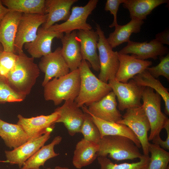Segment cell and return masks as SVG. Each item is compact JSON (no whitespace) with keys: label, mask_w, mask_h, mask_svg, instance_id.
I'll list each match as a JSON object with an SVG mask.
<instances>
[{"label":"cell","mask_w":169,"mask_h":169,"mask_svg":"<svg viewBox=\"0 0 169 169\" xmlns=\"http://www.w3.org/2000/svg\"><path fill=\"white\" fill-rule=\"evenodd\" d=\"M84 112L85 116L81 128L80 133L83 134L84 139L98 144L101 138L99 130L90 115Z\"/></svg>","instance_id":"obj_33"},{"label":"cell","mask_w":169,"mask_h":169,"mask_svg":"<svg viewBox=\"0 0 169 169\" xmlns=\"http://www.w3.org/2000/svg\"><path fill=\"white\" fill-rule=\"evenodd\" d=\"M47 169H52L50 167H48Z\"/></svg>","instance_id":"obj_43"},{"label":"cell","mask_w":169,"mask_h":169,"mask_svg":"<svg viewBox=\"0 0 169 169\" xmlns=\"http://www.w3.org/2000/svg\"><path fill=\"white\" fill-rule=\"evenodd\" d=\"M23 13L10 11L0 23V43L4 51L15 54L14 42Z\"/></svg>","instance_id":"obj_20"},{"label":"cell","mask_w":169,"mask_h":169,"mask_svg":"<svg viewBox=\"0 0 169 169\" xmlns=\"http://www.w3.org/2000/svg\"><path fill=\"white\" fill-rule=\"evenodd\" d=\"M10 11L8 8L4 6L2 0H0V23Z\"/></svg>","instance_id":"obj_40"},{"label":"cell","mask_w":169,"mask_h":169,"mask_svg":"<svg viewBox=\"0 0 169 169\" xmlns=\"http://www.w3.org/2000/svg\"><path fill=\"white\" fill-rule=\"evenodd\" d=\"M160 62L157 65L149 67L146 70L154 77L156 79L162 76L169 79V54L166 55L160 56Z\"/></svg>","instance_id":"obj_36"},{"label":"cell","mask_w":169,"mask_h":169,"mask_svg":"<svg viewBox=\"0 0 169 169\" xmlns=\"http://www.w3.org/2000/svg\"><path fill=\"white\" fill-rule=\"evenodd\" d=\"M119 67L115 79L126 83L136 75L145 70L152 64L151 61L137 59L133 56L118 52Z\"/></svg>","instance_id":"obj_17"},{"label":"cell","mask_w":169,"mask_h":169,"mask_svg":"<svg viewBox=\"0 0 169 169\" xmlns=\"http://www.w3.org/2000/svg\"><path fill=\"white\" fill-rule=\"evenodd\" d=\"M116 97L112 91L99 100L90 104L88 108L85 105L81 108L97 118L117 123L122 119V115L117 108Z\"/></svg>","instance_id":"obj_12"},{"label":"cell","mask_w":169,"mask_h":169,"mask_svg":"<svg viewBox=\"0 0 169 169\" xmlns=\"http://www.w3.org/2000/svg\"><path fill=\"white\" fill-rule=\"evenodd\" d=\"M52 131H49L36 139L28 141L11 151H5V162L11 165L16 164L20 168L25 161L44 146L50 138Z\"/></svg>","instance_id":"obj_16"},{"label":"cell","mask_w":169,"mask_h":169,"mask_svg":"<svg viewBox=\"0 0 169 169\" xmlns=\"http://www.w3.org/2000/svg\"><path fill=\"white\" fill-rule=\"evenodd\" d=\"M149 155L142 156L137 162L132 163H114L107 157L98 156V163L100 169H147L149 161Z\"/></svg>","instance_id":"obj_32"},{"label":"cell","mask_w":169,"mask_h":169,"mask_svg":"<svg viewBox=\"0 0 169 169\" xmlns=\"http://www.w3.org/2000/svg\"><path fill=\"white\" fill-rule=\"evenodd\" d=\"M96 31L99 36L97 49L100 72L98 78L102 81L107 83L109 80L115 79L118 70L119 65L118 52L113 50L100 25L96 23Z\"/></svg>","instance_id":"obj_6"},{"label":"cell","mask_w":169,"mask_h":169,"mask_svg":"<svg viewBox=\"0 0 169 169\" xmlns=\"http://www.w3.org/2000/svg\"><path fill=\"white\" fill-rule=\"evenodd\" d=\"M118 52L125 54H131L135 58L143 60L149 58L156 60L158 56H163L168 53L169 49L155 38L149 42H139L130 40Z\"/></svg>","instance_id":"obj_13"},{"label":"cell","mask_w":169,"mask_h":169,"mask_svg":"<svg viewBox=\"0 0 169 169\" xmlns=\"http://www.w3.org/2000/svg\"><path fill=\"white\" fill-rule=\"evenodd\" d=\"M161 97L154 90L145 87L143 91L141 99V107L148 120L150 125V133L148 141H152L155 137L160 136L169 119L162 112L161 109Z\"/></svg>","instance_id":"obj_5"},{"label":"cell","mask_w":169,"mask_h":169,"mask_svg":"<svg viewBox=\"0 0 169 169\" xmlns=\"http://www.w3.org/2000/svg\"><path fill=\"white\" fill-rule=\"evenodd\" d=\"M17 117L18 121L17 124L27 134L29 141L39 137L49 131H53L54 124L59 117V114L54 111L47 115L26 118L18 114Z\"/></svg>","instance_id":"obj_11"},{"label":"cell","mask_w":169,"mask_h":169,"mask_svg":"<svg viewBox=\"0 0 169 169\" xmlns=\"http://www.w3.org/2000/svg\"><path fill=\"white\" fill-rule=\"evenodd\" d=\"M155 39L158 42L164 45H169V31L166 29L163 31L158 33L155 36Z\"/></svg>","instance_id":"obj_39"},{"label":"cell","mask_w":169,"mask_h":169,"mask_svg":"<svg viewBox=\"0 0 169 169\" xmlns=\"http://www.w3.org/2000/svg\"><path fill=\"white\" fill-rule=\"evenodd\" d=\"M124 0H107L106 1L104 10L106 11H109L114 16L112 23L109 27L110 28L115 27L118 25L117 21V13L120 5L123 3Z\"/></svg>","instance_id":"obj_37"},{"label":"cell","mask_w":169,"mask_h":169,"mask_svg":"<svg viewBox=\"0 0 169 169\" xmlns=\"http://www.w3.org/2000/svg\"><path fill=\"white\" fill-rule=\"evenodd\" d=\"M132 79L140 85L149 87L155 90L164 100L165 105V112L166 115H169L168 90L163 85L158 79L153 77L146 69L141 73L135 76Z\"/></svg>","instance_id":"obj_30"},{"label":"cell","mask_w":169,"mask_h":169,"mask_svg":"<svg viewBox=\"0 0 169 169\" xmlns=\"http://www.w3.org/2000/svg\"><path fill=\"white\" fill-rule=\"evenodd\" d=\"M144 23L143 21L132 18L125 25H117L115 27L114 31L106 38L108 42L112 49L123 43H128L130 40V37L132 33L140 32Z\"/></svg>","instance_id":"obj_25"},{"label":"cell","mask_w":169,"mask_h":169,"mask_svg":"<svg viewBox=\"0 0 169 169\" xmlns=\"http://www.w3.org/2000/svg\"><path fill=\"white\" fill-rule=\"evenodd\" d=\"M18 54L3 51L0 56V76L6 78L14 67Z\"/></svg>","instance_id":"obj_35"},{"label":"cell","mask_w":169,"mask_h":169,"mask_svg":"<svg viewBox=\"0 0 169 169\" xmlns=\"http://www.w3.org/2000/svg\"><path fill=\"white\" fill-rule=\"evenodd\" d=\"M82 110L90 115L99 130L101 138L106 136H125L132 140L139 148L141 147V143L136 136L126 125L102 120L95 117L86 111Z\"/></svg>","instance_id":"obj_23"},{"label":"cell","mask_w":169,"mask_h":169,"mask_svg":"<svg viewBox=\"0 0 169 169\" xmlns=\"http://www.w3.org/2000/svg\"><path fill=\"white\" fill-rule=\"evenodd\" d=\"M34 59L28 57L23 51L19 53L14 67L6 78L13 90L26 96L29 94L40 74Z\"/></svg>","instance_id":"obj_1"},{"label":"cell","mask_w":169,"mask_h":169,"mask_svg":"<svg viewBox=\"0 0 169 169\" xmlns=\"http://www.w3.org/2000/svg\"><path fill=\"white\" fill-rule=\"evenodd\" d=\"M54 111L59 114L56 123H63L70 136H74L77 133H80L85 113L78 106L74 101H65L62 106Z\"/></svg>","instance_id":"obj_15"},{"label":"cell","mask_w":169,"mask_h":169,"mask_svg":"<svg viewBox=\"0 0 169 169\" xmlns=\"http://www.w3.org/2000/svg\"><path fill=\"white\" fill-rule=\"evenodd\" d=\"M166 131L167 137L165 141L162 140L160 136L154 138L152 140L153 144L157 145L164 150H169V120L165 124L164 128Z\"/></svg>","instance_id":"obj_38"},{"label":"cell","mask_w":169,"mask_h":169,"mask_svg":"<svg viewBox=\"0 0 169 169\" xmlns=\"http://www.w3.org/2000/svg\"><path fill=\"white\" fill-rule=\"evenodd\" d=\"M168 2V0H124L122 5L128 10L131 18L143 21L154 8Z\"/></svg>","instance_id":"obj_27"},{"label":"cell","mask_w":169,"mask_h":169,"mask_svg":"<svg viewBox=\"0 0 169 169\" xmlns=\"http://www.w3.org/2000/svg\"><path fill=\"white\" fill-rule=\"evenodd\" d=\"M151 153L147 169H169V153L159 145L150 143Z\"/></svg>","instance_id":"obj_31"},{"label":"cell","mask_w":169,"mask_h":169,"mask_svg":"<svg viewBox=\"0 0 169 169\" xmlns=\"http://www.w3.org/2000/svg\"><path fill=\"white\" fill-rule=\"evenodd\" d=\"M60 39L61 54L70 71L78 69L82 58L76 31L65 33Z\"/></svg>","instance_id":"obj_21"},{"label":"cell","mask_w":169,"mask_h":169,"mask_svg":"<svg viewBox=\"0 0 169 169\" xmlns=\"http://www.w3.org/2000/svg\"><path fill=\"white\" fill-rule=\"evenodd\" d=\"M0 120H1V119H0Z\"/></svg>","instance_id":"obj_44"},{"label":"cell","mask_w":169,"mask_h":169,"mask_svg":"<svg viewBox=\"0 0 169 169\" xmlns=\"http://www.w3.org/2000/svg\"><path fill=\"white\" fill-rule=\"evenodd\" d=\"M10 11L23 13L46 14L45 0H1Z\"/></svg>","instance_id":"obj_29"},{"label":"cell","mask_w":169,"mask_h":169,"mask_svg":"<svg viewBox=\"0 0 169 169\" xmlns=\"http://www.w3.org/2000/svg\"><path fill=\"white\" fill-rule=\"evenodd\" d=\"M117 123L125 125L132 130L141 143L143 155H149L148 132L150 125L141 106L126 110L122 119Z\"/></svg>","instance_id":"obj_8"},{"label":"cell","mask_w":169,"mask_h":169,"mask_svg":"<svg viewBox=\"0 0 169 169\" xmlns=\"http://www.w3.org/2000/svg\"><path fill=\"white\" fill-rule=\"evenodd\" d=\"M4 51L3 48L2 44L0 43V56Z\"/></svg>","instance_id":"obj_42"},{"label":"cell","mask_w":169,"mask_h":169,"mask_svg":"<svg viewBox=\"0 0 169 169\" xmlns=\"http://www.w3.org/2000/svg\"><path fill=\"white\" fill-rule=\"evenodd\" d=\"M54 169H70L67 167H62L59 166H55Z\"/></svg>","instance_id":"obj_41"},{"label":"cell","mask_w":169,"mask_h":169,"mask_svg":"<svg viewBox=\"0 0 169 169\" xmlns=\"http://www.w3.org/2000/svg\"><path fill=\"white\" fill-rule=\"evenodd\" d=\"M108 84L117 97L119 110L123 111L141 106L142 95L145 87L138 84L132 79L126 83L114 79L109 80Z\"/></svg>","instance_id":"obj_7"},{"label":"cell","mask_w":169,"mask_h":169,"mask_svg":"<svg viewBox=\"0 0 169 169\" xmlns=\"http://www.w3.org/2000/svg\"><path fill=\"white\" fill-rule=\"evenodd\" d=\"M99 149L98 143L82 138L76 145L72 161L73 166L80 169L90 165L97 157Z\"/></svg>","instance_id":"obj_24"},{"label":"cell","mask_w":169,"mask_h":169,"mask_svg":"<svg viewBox=\"0 0 169 169\" xmlns=\"http://www.w3.org/2000/svg\"><path fill=\"white\" fill-rule=\"evenodd\" d=\"M0 137L6 145L10 149L17 148L28 141V137L18 124L0 120Z\"/></svg>","instance_id":"obj_26"},{"label":"cell","mask_w":169,"mask_h":169,"mask_svg":"<svg viewBox=\"0 0 169 169\" xmlns=\"http://www.w3.org/2000/svg\"><path fill=\"white\" fill-rule=\"evenodd\" d=\"M82 59L87 60L92 69L98 72L100 70L99 56L97 53L99 36L93 30H79L77 32Z\"/></svg>","instance_id":"obj_18"},{"label":"cell","mask_w":169,"mask_h":169,"mask_svg":"<svg viewBox=\"0 0 169 169\" xmlns=\"http://www.w3.org/2000/svg\"><path fill=\"white\" fill-rule=\"evenodd\" d=\"M62 140L60 136L55 137L50 143L42 146L28 159L20 169H40V166H44L46 161L59 155L54 151V148Z\"/></svg>","instance_id":"obj_28"},{"label":"cell","mask_w":169,"mask_h":169,"mask_svg":"<svg viewBox=\"0 0 169 169\" xmlns=\"http://www.w3.org/2000/svg\"><path fill=\"white\" fill-rule=\"evenodd\" d=\"M26 96L15 91L10 86L6 78L0 76V103L22 101Z\"/></svg>","instance_id":"obj_34"},{"label":"cell","mask_w":169,"mask_h":169,"mask_svg":"<svg viewBox=\"0 0 169 169\" xmlns=\"http://www.w3.org/2000/svg\"><path fill=\"white\" fill-rule=\"evenodd\" d=\"M39 68L45 74L42 83L44 86L53 77L59 78L70 72V69L61 53V48L42 57L38 65Z\"/></svg>","instance_id":"obj_14"},{"label":"cell","mask_w":169,"mask_h":169,"mask_svg":"<svg viewBox=\"0 0 169 169\" xmlns=\"http://www.w3.org/2000/svg\"><path fill=\"white\" fill-rule=\"evenodd\" d=\"M63 33L40 27L35 39L31 42L25 44L24 48L32 57H42L52 52L53 40L55 38L61 39L64 36Z\"/></svg>","instance_id":"obj_19"},{"label":"cell","mask_w":169,"mask_h":169,"mask_svg":"<svg viewBox=\"0 0 169 169\" xmlns=\"http://www.w3.org/2000/svg\"><path fill=\"white\" fill-rule=\"evenodd\" d=\"M80 82L79 94L74 101L79 107H88L112 91L108 83L97 78L90 70L85 60L82 59L79 68Z\"/></svg>","instance_id":"obj_2"},{"label":"cell","mask_w":169,"mask_h":169,"mask_svg":"<svg viewBox=\"0 0 169 169\" xmlns=\"http://www.w3.org/2000/svg\"><path fill=\"white\" fill-rule=\"evenodd\" d=\"M77 0H45V11L48 17L46 22L42 25L48 29L56 23L66 21L70 14V9Z\"/></svg>","instance_id":"obj_22"},{"label":"cell","mask_w":169,"mask_h":169,"mask_svg":"<svg viewBox=\"0 0 169 169\" xmlns=\"http://www.w3.org/2000/svg\"><path fill=\"white\" fill-rule=\"evenodd\" d=\"M47 14L23 13L20 20L15 41V53L18 54L23 51V48L27 43L36 38L39 27L46 21Z\"/></svg>","instance_id":"obj_10"},{"label":"cell","mask_w":169,"mask_h":169,"mask_svg":"<svg viewBox=\"0 0 169 169\" xmlns=\"http://www.w3.org/2000/svg\"><path fill=\"white\" fill-rule=\"evenodd\" d=\"M98 0H90L83 6L72 7L68 19L59 24H56L49 29L61 33H69L76 30H90L91 26L87 23L88 17L96 8Z\"/></svg>","instance_id":"obj_9"},{"label":"cell","mask_w":169,"mask_h":169,"mask_svg":"<svg viewBox=\"0 0 169 169\" xmlns=\"http://www.w3.org/2000/svg\"><path fill=\"white\" fill-rule=\"evenodd\" d=\"M80 78L78 69L59 78H54L44 86V96L46 100H52L56 105L64 100L74 101L78 95Z\"/></svg>","instance_id":"obj_3"},{"label":"cell","mask_w":169,"mask_h":169,"mask_svg":"<svg viewBox=\"0 0 169 169\" xmlns=\"http://www.w3.org/2000/svg\"><path fill=\"white\" fill-rule=\"evenodd\" d=\"M98 144V157L108 156L111 159L118 161L139 159L143 155L134 142L125 136H105L101 138Z\"/></svg>","instance_id":"obj_4"}]
</instances>
